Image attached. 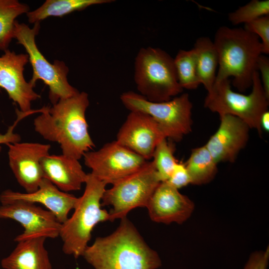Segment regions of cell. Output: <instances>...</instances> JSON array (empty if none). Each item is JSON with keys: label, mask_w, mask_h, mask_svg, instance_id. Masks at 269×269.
Here are the masks:
<instances>
[{"label": "cell", "mask_w": 269, "mask_h": 269, "mask_svg": "<svg viewBox=\"0 0 269 269\" xmlns=\"http://www.w3.org/2000/svg\"><path fill=\"white\" fill-rule=\"evenodd\" d=\"M83 157L91 173L107 184H113L136 171L147 161L116 140L106 143L98 150H90Z\"/></svg>", "instance_id": "30bf717a"}, {"label": "cell", "mask_w": 269, "mask_h": 269, "mask_svg": "<svg viewBox=\"0 0 269 269\" xmlns=\"http://www.w3.org/2000/svg\"><path fill=\"white\" fill-rule=\"evenodd\" d=\"M89 105L84 92L35 110L34 130L45 139L58 143L62 154L79 160L95 145L88 132L86 111Z\"/></svg>", "instance_id": "6da1fadb"}, {"label": "cell", "mask_w": 269, "mask_h": 269, "mask_svg": "<svg viewBox=\"0 0 269 269\" xmlns=\"http://www.w3.org/2000/svg\"><path fill=\"white\" fill-rule=\"evenodd\" d=\"M23 119L19 115H17V119L13 124L8 127L6 132L4 134L0 133V144L13 143L20 141L21 137L17 133H14V129L18 123Z\"/></svg>", "instance_id": "4dcf8cb0"}, {"label": "cell", "mask_w": 269, "mask_h": 269, "mask_svg": "<svg viewBox=\"0 0 269 269\" xmlns=\"http://www.w3.org/2000/svg\"><path fill=\"white\" fill-rule=\"evenodd\" d=\"M166 182L177 189L191 184L190 177L184 163L178 161Z\"/></svg>", "instance_id": "83f0119b"}, {"label": "cell", "mask_w": 269, "mask_h": 269, "mask_svg": "<svg viewBox=\"0 0 269 269\" xmlns=\"http://www.w3.org/2000/svg\"><path fill=\"white\" fill-rule=\"evenodd\" d=\"M164 138L166 137L161 129L150 116L131 111L117 134L116 141L148 161Z\"/></svg>", "instance_id": "4fadbf2b"}, {"label": "cell", "mask_w": 269, "mask_h": 269, "mask_svg": "<svg viewBox=\"0 0 269 269\" xmlns=\"http://www.w3.org/2000/svg\"><path fill=\"white\" fill-rule=\"evenodd\" d=\"M196 55L197 72L201 84L207 92L215 83L218 65V53L213 41L208 37L198 38L193 48Z\"/></svg>", "instance_id": "ffe728a7"}, {"label": "cell", "mask_w": 269, "mask_h": 269, "mask_svg": "<svg viewBox=\"0 0 269 269\" xmlns=\"http://www.w3.org/2000/svg\"><path fill=\"white\" fill-rule=\"evenodd\" d=\"M0 203V219L14 220L24 229L14 238L15 242L39 237L55 239L59 236L62 224L50 211L21 200Z\"/></svg>", "instance_id": "8fae6325"}, {"label": "cell", "mask_w": 269, "mask_h": 269, "mask_svg": "<svg viewBox=\"0 0 269 269\" xmlns=\"http://www.w3.org/2000/svg\"><path fill=\"white\" fill-rule=\"evenodd\" d=\"M184 163L190 177L191 184L194 185L210 182L218 171V163L205 144L192 149Z\"/></svg>", "instance_id": "7402d4cb"}, {"label": "cell", "mask_w": 269, "mask_h": 269, "mask_svg": "<svg viewBox=\"0 0 269 269\" xmlns=\"http://www.w3.org/2000/svg\"><path fill=\"white\" fill-rule=\"evenodd\" d=\"M82 257L95 269H156L161 264L158 254L127 217L113 233L88 245Z\"/></svg>", "instance_id": "7a4b0ae2"}, {"label": "cell", "mask_w": 269, "mask_h": 269, "mask_svg": "<svg viewBox=\"0 0 269 269\" xmlns=\"http://www.w3.org/2000/svg\"><path fill=\"white\" fill-rule=\"evenodd\" d=\"M45 238L39 237L17 242L12 252L2 259L3 269H52Z\"/></svg>", "instance_id": "d6986e66"}, {"label": "cell", "mask_w": 269, "mask_h": 269, "mask_svg": "<svg viewBox=\"0 0 269 269\" xmlns=\"http://www.w3.org/2000/svg\"><path fill=\"white\" fill-rule=\"evenodd\" d=\"M215 133L205 144L217 163L234 162L249 138V127L240 119L229 115L219 116Z\"/></svg>", "instance_id": "9a60e30c"}, {"label": "cell", "mask_w": 269, "mask_h": 269, "mask_svg": "<svg viewBox=\"0 0 269 269\" xmlns=\"http://www.w3.org/2000/svg\"><path fill=\"white\" fill-rule=\"evenodd\" d=\"M153 222L166 224H182L191 216L193 202L167 182H161L146 207Z\"/></svg>", "instance_id": "2e32d148"}, {"label": "cell", "mask_w": 269, "mask_h": 269, "mask_svg": "<svg viewBox=\"0 0 269 269\" xmlns=\"http://www.w3.org/2000/svg\"><path fill=\"white\" fill-rule=\"evenodd\" d=\"M83 195L78 198L72 215L62 224L59 236L62 251L75 259L83 256L92 232L99 223L109 221V213L102 209L101 200L107 185L87 173Z\"/></svg>", "instance_id": "277c9868"}, {"label": "cell", "mask_w": 269, "mask_h": 269, "mask_svg": "<svg viewBox=\"0 0 269 269\" xmlns=\"http://www.w3.org/2000/svg\"><path fill=\"white\" fill-rule=\"evenodd\" d=\"M40 164L43 177L63 192L79 190L86 181L87 173L78 159L63 154H49Z\"/></svg>", "instance_id": "ac0fdd59"}, {"label": "cell", "mask_w": 269, "mask_h": 269, "mask_svg": "<svg viewBox=\"0 0 269 269\" xmlns=\"http://www.w3.org/2000/svg\"><path fill=\"white\" fill-rule=\"evenodd\" d=\"M257 71L261 73V81L267 97L269 99V59L262 54L258 58L257 63Z\"/></svg>", "instance_id": "f546056e"}, {"label": "cell", "mask_w": 269, "mask_h": 269, "mask_svg": "<svg viewBox=\"0 0 269 269\" xmlns=\"http://www.w3.org/2000/svg\"><path fill=\"white\" fill-rule=\"evenodd\" d=\"M260 125L263 131L266 132L269 131V112L268 110L265 111L262 115L260 120Z\"/></svg>", "instance_id": "1f68e13d"}, {"label": "cell", "mask_w": 269, "mask_h": 269, "mask_svg": "<svg viewBox=\"0 0 269 269\" xmlns=\"http://www.w3.org/2000/svg\"><path fill=\"white\" fill-rule=\"evenodd\" d=\"M120 99L130 111H139L150 116L167 138L179 142L192 131V104L187 93L167 101L153 102L139 94L128 91L122 94Z\"/></svg>", "instance_id": "ba28073f"}, {"label": "cell", "mask_w": 269, "mask_h": 269, "mask_svg": "<svg viewBox=\"0 0 269 269\" xmlns=\"http://www.w3.org/2000/svg\"><path fill=\"white\" fill-rule=\"evenodd\" d=\"M269 14V0H252L229 14L230 21L234 25L249 23L263 16Z\"/></svg>", "instance_id": "484cf974"}, {"label": "cell", "mask_w": 269, "mask_h": 269, "mask_svg": "<svg viewBox=\"0 0 269 269\" xmlns=\"http://www.w3.org/2000/svg\"><path fill=\"white\" fill-rule=\"evenodd\" d=\"M0 56V90H5L23 113L32 114L31 102L40 98L32 85L25 80L24 66L29 61L27 54H16L6 49Z\"/></svg>", "instance_id": "5bb4252c"}, {"label": "cell", "mask_w": 269, "mask_h": 269, "mask_svg": "<svg viewBox=\"0 0 269 269\" xmlns=\"http://www.w3.org/2000/svg\"><path fill=\"white\" fill-rule=\"evenodd\" d=\"M40 27V22L34 23L31 28L27 25L15 20L13 38L24 47L28 56L33 71L29 82L35 87L37 80H42L49 87V99L52 105H54L59 100L71 97L79 92L68 81L69 69L65 63L55 60L51 64L40 51L35 41V36Z\"/></svg>", "instance_id": "52a82bcc"}, {"label": "cell", "mask_w": 269, "mask_h": 269, "mask_svg": "<svg viewBox=\"0 0 269 269\" xmlns=\"http://www.w3.org/2000/svg\"><path fill=\"white\" fill-rule=\"evenodd\" d=\"M9 167L26 193L36 190L44 178L41 160L49 154L51 145L32 142L8 143Z\"/></svg>", "instance_id": "7c38bea8"}, {"label": "cell", "mask_w": 269, "mask_h": 269, "mask_svg": "<svg viewBox=\"0 0 269 269\" xmlns=\"http://www.w3.org/2000/svg\"><path fill=\"white\" fill-rule=\"evenodd\" d=\"M173 144L167 138L162 139L156 145L152 160L161 182L166 181L178 162L174 153Z\"/></svg>", "instance_id": "d4e9b609"}, {"label": "cell", "mask_w": 269, "mask_h": 269, "mask_svg": "<svg viewBox=\"0 0 269 269\" xmlns=\"http://www.w3.org/2000/svg\"><path fill=\"white\" fill-rule=\"evenodd\" d=\"M113 0H47L34 10L28 11L30 23L40 22L50 16L62 17L75 11L82 10L93 5L111 3Z\"/></svg>", "instance_id": "44dd1931"}, {"label": "cell", "mask_w": 269, "mask_h": 269, "mask_svg": "<svg viewBox=\"0 0 269 269\" xmlns=\"http://www.w3.org/2000/svg\"><path fill=\"white\" fill-rule=\"evenodd\" d=\"M229 79L215 81L207 92L204 106L219 116L229 115L244 121L251 129L262 134L260 120L262 114L268 110L269 100L261 83L258 71L253 75L252 92L244 95L234 92Z\"/></svg>", "instance_id": "8992f818"}, {"label": "cell", "mask_w": 269, "mask_h": 269, "mask_svg": "<svg viewBox=\"0 0 269 269\" xmlns=\"http://www.w3.org/2000/svg\"><path fill=\"white\" fill-rule=\"evenodd\" d=\"M29 6L17 0H0V50L7 49L13 38L15 19L27 13Z\"/></svg>", "instance_id": "603a6c76"}, {"label": "cell", "mask_w": 269, "mask_h": 269, "mask_svg": "<svg viewBox=\"0 0 269 269\" xmlns=\"http://www.w3.org/2000/svg\"><path fill=\"white\" fill-rule=\"evenodd\" d=\"M174 59L177 79L181 88L194 90L201 84L196 63V55L193 48L178 51Z\"/></svg>", "instance_id": "cb8c5ba5"}, {"label": "cell", "mask_w": 269, "mask_h": 269, "mask_svg": "<svg viewBox=\"0 0 269 269\" xmlns=\"http://www.w3.org/2000/svg\"><path fill=\"white\" fill-rule=\"evenodd\" d=\"M1 146L0 145V151H1Z\"/></svg>", "instance_id": "d6a6232c"}, {"label": "cell", "mask_w": 269, "mask_h": 269, "mask_svg": "<svg viewBox=\"0 0 269 269\" xmlns=\"http://www.w3.org/2000/svg\"><path fill=\"white\" fill-rule=\"evenodd\" d=\"M247 30L256 34L261 38L262 53H269V16L260 17L245 24Z\"/></svg>", "instance_id": "4316f807"}, {"label": "cell", "mask_w": 269, "mask_h": 269, "mask_svg": "<svg viewBox=\"0 0 269 269\" xmlns=\"http://www.w3.org/2000/svg\"><path fill=\"white\" fill-rule=\"evenodd\" d=\"M134 79L139 94L151 102L167 101L183 91L174 59L159 48L139 50L134 61Z\"/></svg>", "instance_id": "5b68a950"}, {"label": "cell", "mask_w": 269, "mask_h": 269, "mask_svg": "<svg viewBox=\"0 0 269 269\" xmlns=\"http://www.w3.org/2000/svg\"><path fill=\"white\" fill-rule=\"evenodd\" d=\"M78 198L63 192L44 178L38 188L31 193H22L6 189L0 194V202L21 200L40 203L52 212L61 224L68 218L70 211L74 209Z\"/></svg>", "instance_id": "e0dca14e"}, {"label": "cell", "mask_w": 269, "mask_h": 269, "mask_svg": "<svg viewBox=\"0 0 269 269\" xmlns=\"http://www.w3.org/2000/svg\"><path fill=\"white\" fill-rule=\"evenodd\" d=\"M160 182L152 161H147L136 171L113 183L101 200L102 206H112L109 221L127 217L136 208L146 207Z\"/></svg>", "instance_id": "9c48e42d"}, {"label": "cell", "mask_w": 269, "mask_h": 269, "mask_svg": "<svg viewBox=\"0 0 269 269\" xmlns=\"http://www.w3.org/2000/svg\"><path fill=\"white\" fill-rule=\"evenodd\" d=\"M269 259V250L268 247L265 251L252 254L244 269H267Z\"/></svg>", "instance_id": "f1b7e54d"}, {"label": "cell", "mask_w": 269, "mask_h": 269, "mask_svg": "<svg viewBox=\"0 0 269 269\" xmlns=\"http://www.w3.org/2000/svg\"><path fill=\"white\" fill-rule=\"evenodd\" d=\"M213 42L219 65L215 81L232 77L233 86L245 92L252 86L257 61L262 53L259 37L245 28L222 26L216 32Z\"/></svg>", "instance_id": "3957f363"}]
</instances>
